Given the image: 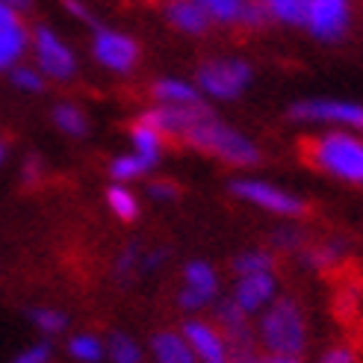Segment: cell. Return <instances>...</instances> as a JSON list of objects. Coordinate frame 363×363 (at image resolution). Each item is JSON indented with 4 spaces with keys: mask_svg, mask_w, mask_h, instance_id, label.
Returning a JSON list of instances; mask_svg holds the SVG:
<instances>
[{
    "mask_svg": "<svg viewBox=\"0 0 363 363\" xmlns=\"http://www.w3.org/2000/svg\"><path fill=\"white\" fill-rule=\"evenodd\" d=\"M106 357L113 363H142V349L127 334H113L110 342H106Z\"/></svg>",
    "mask_w": 363,
    "mask_h": 363,
    "instance_id": "cell-26",
    "label": "cell"
},
{
    "mask_svg": "<svg viewBox=\"0 0 363 363\" xmlns=\"http://www.w3.org/2000/svg\"><path fill=\"white\" fill-rule=\"evenodd\" d=\"M48 360H50V346H45V342H35V346L15 357V363H48Z\"/></svg>",
    "mask_w": 363,
    "mask_h": 363,
    "instance_id": "cell-32",
    "label": "cell"
},
{
    "mask_svg": "<svg viewBox=\"0 0 363 363\" xmlns=\"http://www.w3.org/2000/svg\"><path fill=\"white\" fill-rule=\"evenodd\" d=\"M106 204H110V210L118 216L121 222H133L136 216H139V201H136V195L127 189V186H121V184L106 192Z\"/></svg>",
    "mask_w": 363,
    "mask_h": 363,
    "instance_id": "cell-25",
    "label": "cell"
},
{
    "mask_svg": "<svg viewBox=\"0 0 363 363\" xmlns=\"http://www.w3.org/2000/svg\"><path fill=\"white\" fill-rule=\"evenodd\" d=\"M30 48V30L21 21L18 9L0 4V71L15 68L18 60L24 57V50Z\"/></svg>",
    "mask_w": 363,
    "mask_h": 363,
    "instance_id": "cell-13",
    "label": "cell"
},
{
    "mask_svg": "<svg viewBox=\"0 0 363 363\" xmlns=\"http://www.w3.org/2000/svg\"><path fill=\"white\" fill-rule=\"evenodd\" d=\"M219 296V275L216 269L204 260H192L184 269V286H180V307L189 313L204 311L207 304L216 301Z\"/></svg>",
    "mask_w": 363,
    "mask_h": 363,
    "instance_id": "cell-9",
    "label": "cell"
},
{
    "mask_svg": "<svg viewBox=\"0 0 363 363\" xmlns=\"http://www.w3.org/2000/svg\"><path fill=\"white\" fill-rule=\"evenodd\" d=\"M257 346L266 354H296L301 357L307 346V319L296 298H275L260 313L257 328Z\"/></svg>",
    "mask_w": 363,
    "mask_h": 363,
    "instance_id": "cell-3",
    "label": "cell"
},
{
    "mask_svg": "<svg viewBox=\"0 0 363 363\" xmlns=\"http://www.w3.org/2000/svg\"><path fill=\"white\" fill-rule=\"evenodd\" d=\"M92 53L95 60L110 68V71H130L139 62V48L130 35L124 33H113V30H98L95 33V42H92Z\"/></svg>",
    "mask_w": 363,
    "mask_h": 363,
    "instance_id": "cell-10",
    "label": "cell"
},
{
    "mask_svg": "<svg viewBox=\"0 0 363 363\" xmlns=\"http://www.w3.org/2000/svg\"><path fill=\"white\" fill-rule=\"evenodd\" d=\"M53 121H57V127L68 136H86V130H89V121H86L83 110L74 104H60L57 110H53Z\"/></svg>",
    "mask_w": 363,
    "mask_h": 363,
    "instance_id": "cell-23",
    "label": "cell"
},
{
    "mask_svg": "<svg viewBox=\"0 0 363 363\" xmlns=\"http://www.w3.org/2000/svg\"><path fill=\"white\" fill-rule=\"evenodd\" d=\"M151 354H154V363H198L189 340L174 331L157 334L151 342Z\"/></svg>",
    "mask_w": 363,
    "mask_h": 363,
    "instance_id": "cell-16",
    "label": "cell"
},
{
    "mask_svg": "<svg viewBox=\"0 0 363 363\" xmlns=\"http://www.w3.org/2000/svg\"><path fill=\"white\" fill-rule=\"evenodd\" d=\"M148 195L157 198V201H172V198L177 195V186L169 184V180H157V184L148 186Z\"/></svg>",
    "mask_w": 363,
    "mask_h": 363,
    "instance_id": "cell-35",
    "label": "cell"
},
{
    "mask_svg": "<svg viewBox=\"0 0 363 363\" xmlns=\"http://www.w3.org/2000/svg\"><path fill=\"white\" fill-rule=\"evenodd\" d=\"M269 18L281 24H307V6L311 0H260Z\"/></svg>",
    "mask_w": 363,
    "mask_h": 363,
    "instance_id": "cell-20",
    "label": "cell"
},
{
    "mask_svg": "<svg viewBox=\"0 0 363 363\" xmlns=\"http://www.w3.org/2000/svg\"><path fill=\"white\" fill-rule=\"evenodd\" d=\"M180 334L189 340L198 363H230V346L216 325L201 322V319H189Z\"/></svg>",
    "mask_w": 363,
    "mask_h": 363,
    "instance_id": "cell-11",
    "label": "cell"
},
{
    "mask_svg": "<svg viewBox=\"0 0 363 363\" xmlns=\"http://www.w3.org/2000/svg\"><path fill=\"white\" fill-rule=\"evenodd\" d=\"M65 6H68V12H74L77 18H83V21H92V15L86 12V6L80 4V0H65Z\"/></svg>",
    "mask_w": 363,
    "mask_h": 363,
    "instance_id": "cell-37",
    "label": "cell"
},
{
    "mask_svg": "<svg viewBox=\"0 0 363 363\" xmlns=\"http://www.w3.org/2000/svg\"><path fill=\"white\" fill-rule=\"evenodd\" d=\"M151 95L157 98L160 106H189V104H201V92L184 80H157Z\"/></svg>",
    "mask_w": 363,
    "mask_h": 363,
    "instance_id": "cell-19",
    "label": "cell"
},
{
    "mask_svg": "<svg viewBox=\"0 0 363 363\" xmlns=\"http://www.w3.org/2000/svg\"><path fill=\"white\" fill-rule=\"evenodd\" d=\"M233 301H237L248 316L263 313L266 307L278 298V281L275 272H260V275H240L233 286Z\"/></svg>",
    "mask_w": 363,
    "mask_h": 363,
    "instance_id": "cell-12",
    "label": "cell"
},
{
    "mask_svg": "<svg viewBox=\"0 0 363 363\" xmlns=\"http://www.w3.org/2000/svg\"><path fill=\"white\" fill-rule=\"evenodd\" d=\"M33 50H35V60H39V71L48 74L50 80H71L77 71V60L71 48L60 39L53 30L39 27L33 33Z\"/></svg>",
    "mask_w": 363,
    "mask_h": 363,
    "instance_id": "cell-7",
    "label": "cell"
},
{
    "mask_svg": "<svg viewBox=\"0 0 363 363\" xmlns=\"http://www.w3.org/2000/svg\"><path fill=\"white\" fill-rule=\"evenodd\" d=\"M304 157L322 174L352 186H363V139L354 130H328L307 139Z\"/></svg>",
    "mask_w": 363,
    "mask_h": 363,
    "instance_id": "cell-1",
    "label": "cell"
},
{
    "mask_svg": "<svg viewBox=\"0 0 363 363\" xmlns=\"http://www.w3.org/2000/svg\"><path fill=\"white\" fill-rule=\"evenodd\" d=\"M184 142L192 145L195 151H204V154H213L225 160L228 166H257L260 162V148L254 145L245 133L233 130L230 124L219 121L210 110L201 113L195 118V124L184 133Z\"/></svg>",
    "mask_w": 363,
    "mask_h": 363,
    "instance_id": "cell-2",
    "label": "cell"
},
{
    "mask_svg": "<svg viewBox=\"0 0 363 363\" xmlns=\"http://www.w3.org/2000/svg\"><path fill=\"white\" fill-rule=\"evenodd\" d=\"M263 363H304V360L296 354H266L263 352Z\"/></svg>",
    "mask_w": 363,
    "mask_h": 363,
    "instance_id": "cell-36",
    "label": "cell"
},
{
    "mask_svg": "<svg viewBox=\"0 0 363 363\" xmlns=\"http://www.w3.org/2000/svg\"><path fill=\"white\" fill-rule=\"evenodd\" d=\"M0 160H4V145H0Z\"/></svg>",
    "mask_w": 363,
    "mask_h": 363,
    "instance_id": "cell-40",
    "label": "cell"
},
{
    "mask_svg": "<svg viewBox=\"0 0 363 363\" xmlns=\"http://www.w3.org/2000/svg\"><path fill=\"white\" fill-rule=\"evenodd\" d=\"M39 172H42V162L35 160V157H30V160H27V166H24V174H27V180L39 177Z\"/></svg>",
    "mask_w": 363,
    "mask_h": 363,
    "instance_id": "cell-38",
    "label": "cell"
},
{
    "mask_svg": "<svg viewBox=\"0 0 363 363\" xmlns=\"http://www.w3.org/2000/svg\"><path fill=\"white\" fill-rule=\"evenodd\" d=\"M272 269H275V254L266 251V248H248L233 260L237 278L240 275H260V272H272Z\"/></svg>",
    "mask_w": 363,
    "mask_h": 363,
    "instance_id": "cell-21",
    "label": "cell"
},
{
    "mask_svg": "<svg viewBox=\"0 0 363 363\" xmlns=\"http://www.w3.org/2000/svg\"><path fill=\"white\" fill-rule=\"evenodd\" d=\"M230 363H263V352L257 346L230 349Z\"/></svg>",
    "mask_w": 363,
    "mask_h": 363,
    "instance_id": "cell-34",
    "label": "cell"
},
{
    "mask_svg": "<svg viewBox=\"0 0 363 363\" xmlns=\"http://www.w3.org/2000/svg\"><path fill=\"white\" fill-rule=\"evenodd\" d=\"M12 83L18 89H24V92H39L45 86L42 71H35V68H12Z\"/></svg>",
    "mask_w": 363,
    "mask_h": 363,
    "instance_id": "cell-31",
    "label": "cell"
},
{
    "mask_svg": "<svg viewBox=\"0 0 363 363\" xmlns=\"http://www.w3.org/2000/svg\"><path fill=\"white\" fill-rule=\"evenodd\" d=\"M349 254V242L346 240H325V242H316V245H304L301 248V263L307 269H334L342 263V257Z\"/></svg>",
    "mask_w": 363,
    "mask_h": 363,
    "instance_id": "cell-18",
    "label": "cell"
},
{
    "mask_svg": "<svg viewBox=\"0 0 363 363\" xmlns=\"http://www.w3.org/2000/svg\"><path fill=\"white\" fill-rule=\"evenodd\" d=\"M68 354L74 360H80V363H98L106 354V346L92 334H77L68 342Z\"/></svg>",
    "mask_w": 363,
    "mask_h": 363,
    "instance_id": "cell-24",
    "label": "cell"
},
{
    "mask_svg": "<svg viewBox=\"0 0 363 363\" xmlns=\"http://www.w3.org/2000/svg\"><path fill=\"white\" fill-rule=\"evenodd\" d=\"M296 121L304 124H331L340 130H363V104L354 101H337V98H313V101H298L289 110Z\"/></svg>",
    "mask_w": 363,
    "mask_h": 363,
    "instance_id": "cell-6",
    "label": "cell"
},
{
    "mask_svg": "<svg viewBox=\"0 0 363 363\" xmlns=\"http://www.w3.org/2000/svg\"><path fill=\"white\" fill-rule=\"evenodd\" d=\"M230 192L240 198L245 204H254L272 216H281V219H298L304 216L307 204L304 198L289 192V189H281L275 184H266V180H257V177H240L230 184Z\"/></svg>",
    "mask_w": 363,
    "mask_h": 363,
    "instance_id": "cell-4",
    "label": "cell"
},
{
    "mask_svg": "<svg viewBox=\"0 0 363 363\" xmlns=\"http://www.w3.org/2000/svg\"><path fill=\"white\" fill-rule=\"evenodd\" d=\"M142 248L139 245H127L124 251H121V257H118V263H116V275L121 278V281H127L130 275H142Z\"/></svg>",
    "mask_w": 363,
    "mask_h": 363,
    "instance_id": "cell-29",
    "label": "cell"
},
{
    "mask_svg": "<svg viewBox=\"0 0 363 363\" xmlns=\"http://www.w3.org/2000/svg\"><path fill=\"white\" fill-rule=\"evenodd\" d=\"M198 4L207 9L210 21L216 24H240L248 0H198Z\"/></svg>",
    "mask_w": 363,
    "mask_h": 363,
    "instance_id": "cell-22",
    "label": "cell"
},
{
    "mask_svg": "<svg viewBox=\"0 0 363 363\" xmlns=\"http://www.w3.org/2000/svg\"><path fill=\"white\" fill-rule=\"evenodd\" d=\"M349 21H352V0H311L304 27L322 42H337L346 35Z\"/></svg>",
    "mask_w": 363,
    "mask_h": 363,
    "instance_id": "cell-8",
    "label": "cell"
},
{
    "mask_svg": "<svg viewBox=\"0 0 363 363\" xmlns=\"http://www.w3.org/2000/svg\"><path fill=\"white\" fill-rule=\"evenodd\" d=\"M272 242H275V248H281V251H301V248L307 245L304 233H301L296 225H284V228H278V230H275V237H272Z\"/></svg>",
    "mask_w": 363,
    "mask_h": 363,
    "instance_id": "cell-30",
    "label": "cell"
},
{
    "mask_svg": "<svg viewBox=\"0 0 363 363\" xmlns=\"http://www.w3.org/2000/svg\"><path fill=\"white\" fill-rule=\"evenodd\" d=\"M251 83V65L242 60H210L198 68V89L216 101L240 98Z\"/></svg>",
    "mask_w": 363,
    "mask_h": 363,
    "instance_id": "cell-5",
    "label": "cell"
},
{
    "mask_svg": "<svg viewBox=\"0 0 363 363\" xmlns=\"http://www.w3.org/2000/svg\"><path fill=\"white\" fill-rule=\"evenodd\" d=\"M145 172H151V169L145 166L142 157H136V154H124V157H116V160L110 162V174L118 180V184L136 180V177H142Z\"/></svg>",
    "mask_w": 363,
    "mask_h": 363,
    "instance_id": "cell-27",
    "label": "cell"
},
{
    "mask_svg": "<svg viewBox=\"0 0 363 363\" xmlns=\"http://www.w3.org/2000/svg\"><path fill=\"white\" fill-rule=\"evenodd\" d=\"M0 4H6V6H12V9H27L33 0H0Z\"/></svg>",
    "mask_w": 363,
    "mask_h": 363,
    "instance_id": "cell-39",
    "label": "cell"
},
{
    "mask_svg": "<svg viewBox=\"0 0 363 363\" xmlns=\"http://www.w3.org/2000/svg\"><path fill=\"white\" fill-rule=\"evenodd\" d=\"M130 139H133V154L142 157V162L148 169H154L160 162V154H162V142H166V136H162L154 124H148L145 118H139L133 124L130 130Z\"/></svg>",
    "mask_w": 363,
    "mask_h": 363,
    "instance_id": "cell-17",
    "label": "cell"
},
{
    "mask_svg": "<svg viewBox=\"0 0 363 363\" xmlns=\"http://www.w3.org/2000/svg\"><path fill=\"white\" fill-rule=\"evenodd\" d=\"M319 363H357V357H354V352L349 346H334V349H328L319 357Z\"/></svg>",
    "mask_w": 363,
    "mask_h": 363,
    "instance_id": "cell-33",
    "label": "cell"
},
{
    "mask_svg": "<svg viewBox=\"0 0 363 363\" xmlns=\"http://www.w3.org/2000/svg\"><path fill=\"white\" fill-rule=\"evenodd\" d=\"M30 319L42 334H62L68 325V316L62 311H53V307H39V311H33Z\"/></svg>",
    "mask_w": 363,
    "mask_h": 363,
    "instance_id": "cell-28",
    "label": "cell"
},
{
    "mask_svg": "<svg viewBox=\"0 0 363 363\" xmlns=\"http://www.w3.org/2000/svg\"><path fill=\"white\" fill-rule=\"evenodd\" d=\"M216 328L222 331V337L228 340L230 349L257 346V334L251 328V316L233 298H225V301L216 304Z\"/></svg>",
    "mask_w": 363,
    "mask_h": 363,
    "instance_id": "cell-14",
    "label": "cell"
},
{
    "mask_svg": "<svg viewBox=\"0 0 363 363\" xmlns=\"http://www.w3.org/2000/svg\"><path fill=\"white\" fill-rule=\"evenodd\" d=\"M166 18L172 27H177L180 33H189V35H201L210 27V15L198 0H169Z\"/></svg>",
    "mask_w": 363,
    "mask_h": 363,
    "instance_id": "cell-15",
    "label": "cell"
}]
</instances>
